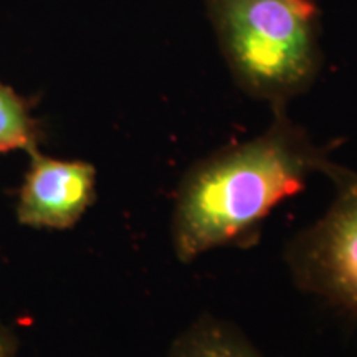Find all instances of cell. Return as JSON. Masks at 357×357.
<instances>
[{
	"instance_id": "5",
	"label": "cell",
	"mask_w": 357,
	"mask_h": 357,
	"mask_svg": "<svg viewBox=\"0 0 357 357\" xmlns=\"http://www.w3.org/2000/svg\"><path fill=\"white\" fill-rule=\"evenodd\" d=\"M166 357H263L236 326L204 314L169 346Z\"/></svg>"
},
{
	"instance_id": "4",
	"label": "cell",
	"mask_w": 357,
	"mask_h": 357,
	"mask_svg": "<svg viewBox=\"0 0 357 357\" xmlns=\"http://www.w3.org/2000/svg\"><path fill=\"white\" fill-rule=\"evenodd\" d=\"M96 199V169L86 160L30 154L19 190L17 218L22 225L68 230L82 220Z\"/></svg>"
},
{
	"instance_id": "1",
	"label": "cell",
	"mask_w": 357,
	"mask_h": 357,
	"mask_svg": "<svg viewBox=\"0 0 357 357\" xmlns=\"http://www.w3.org/2000/svg\"><path fill=\"white\" fill-rule=\"evenodd\" d=\"M349 172L334 164L284 109H275L265 132L222 147L181 178L171 227L176 258L190 263L213 248L252 247L270 212L305 189L312 174L337 184Z\"/></svg>"
},
{
	"instance_id": "2",
	"label": "cell",
	"mask_w": 357,
	"mask_h": 357,
	"mask_svg": "<svg viewBox=\"0 0 357 357\" xmlns=\"http://www.w3.org/2000/svg\"><path fill=\"white\" fill-rule=\"evenodd\" d=\"M236 84L273 109L305 93L319 71L318 12L310 0H208Z\"/></svg>"
},
{
	"instance_id": "7",
	"label": "cell",
	"mask_w": 357,
	"mask_h": 357,
	"mask_svg": "<svg viewBox=\"0 0 357 357\" xmlns=\"http://www.w3.org/2000/svg\"><path fill=\"white\" fill-rule=\"evenodd\" d=\"M0 357H19V337L0 319Z\"/></svg>"
},
{
	"instance_id": "6",
	"label": "cell",
	"mask_w": 357,
	"mask_h": 357,
	"mask_svg": "<svg viewBox=\"0 0 357 357\" xmlns=\"http://www.w3.org/2000/svg\"><path fill=\"white\" fill-rule=\"evenodd\" d=\"M40 141L42 132L26 101L0 83V154L24 151L30 155L40 151Z\"/></svg>"
},
{
	"instance_id": "3",
	"label": "cell",
	"mask_w": 357,
	"mask_h": 357,
	"mask_svg": "<svg viewBox=\"0 0 357 357\" xmlns=\"http://www.w3.org/2000/svg\"><path fill=\"white\" fill-rule=\"evenodd\" d=\"M336 187L329 211L288 243L284 261L298 288L357 316V174Z\"/></svg>"
}]
</instances>
